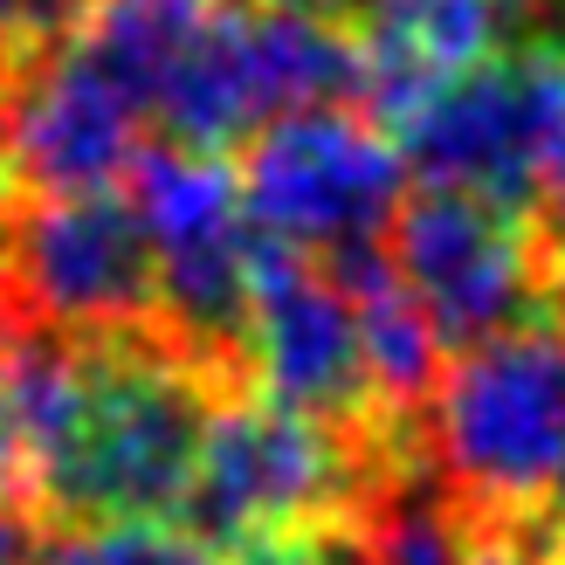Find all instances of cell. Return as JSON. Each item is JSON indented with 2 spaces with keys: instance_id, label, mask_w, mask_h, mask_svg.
Segmentation results:
<instances>
[{
  "instance_id": "e0dca14e",
  "label": "cell",
  "mask_w": 565,
  "mask_h": 565,
  "mask_svg": "<svg viewBox=\"0 0 565 565\" xmlns=\"http://www.w3.org/2000/svg\"><path fill=\"white\" fill-rule=\"evenodd\" d=\"M263 8H290V14H318V21H338V28H352L380 8V0H263Z\"/></svg>"
},
{
  "instance_id": "9c48e42d",
  "label": "cell",
  "mask_w": 565,
  "mask_h": 565,
  "mask_svg": "<svg viewBox=\"0 0 565 565\" xmlns=\"http://www.w3.org/2000/svg\"><path fill=\"white\" fill-rule=\"evenodd\" d=\"M138 110L70 35L14 55L0 70V152H8L21 193H97L131 173Z\"/></svg>"
},
{
  "instance_id": "4fadbf2b",
  "label": "cell",
  "mask_w": 565,
  "mask_h": 565,
  "mask_svg": "<svg viewBox=\"0 0 565 565\" xmlns=\"http://www.w3.org/2000/svg\"><path fill=\"white\" fill-rule=\"evenodd\" d=\"M373 518V511H365ZM365 518H303L248 531L214 565H359L365 558Z\"/></svg>"
},
{
  "instance_id": "277c9868",
  "label": "cell",
  "mask_w": 565,
  "mask_h": 565,
  "mask_svg": "<svg viewBox=\"0 0 565 565\" xmlns=\"http://www.w3.org/2000/svg\"><path fill=\"white\" fill-rule=\"evenodd\" d=\"M407 159L393 131L365 104H318L269 118L242 138V214L269 242H290L303 256H331L345 242H380L401 193Z\"/></svg>"
},
{
  "instance_id": "9a60e30c",
  "label": "cell",
  "mask_w": 565,
  "mask_h": 565,
  "mask_svg": "<svg viewBox=\"0 0 565 565\" xmlns=\"http://www.w3.org/2000/svg\"><path fill=\"white\" fill-rule=\"evenodd\" d=\"M462 565H565V545L539 524V511L524 518L462 511Z\"/></svg>"
},
{
  "instance_id": "8fae6325",
  "label": "cell",
  "mask_w": 565,
  "mask_h": 565,
  "mask_svg": "<svg viewBox=\"0 0 565 565\" xmlns=\"http://www.w3.org/2000/svg\"><path fill=\"white\" fill-rule=\"evenodd\" d=\"M359 565H462V503L441 490V476L428 462L407 469L373 503Z\"/></svg>"
},
{
  "instance_id": "30bf717a",
  "label": "cell",
  "mask_w": 565,
  "mask_h": 565,
  "mask_svg": "<svg viewBox=\"0 0 565 565\" xmlns=\"http://www.w3.org/2000/svg\"><path fill=\"white\" fill-rule=\"evenodd\" d=\"M365 49V110L393 131L456 76L511 55L503 0H380L359 21Z\"/></svg>"
},
{
  "instance_id": "7a4b0ae2",
  "label": "cell",
  "mask_w": 565,
  "mask_h": 565,
  "mask_svg": "<svg viewBox=\"0 0 565 565\" xmlns=\"http://www.w3.org/2000/svg\"><path fill=\"white\" fill-rule=\"evenodd\" d=\"M420 448L462 511H539L565 462V318L518 324L448 359L420 407Z\"/></svg>"
},
{
  "instance_id": "ba28073f",
  "label": "cell",
  "mask_w": 565,
  "mask_h": 565,
  "mask_svg": "<svg viewBox=\"0 0 565 565\" xmlns=\"http://www.w3.org/2000/svg\"><path fill=\"white\" fill-rule=\"evenodd\" d=\"M545 97H552V49H511L456 76L420 110H407L393 125V146H401L407 173H420V186L476 193L503 214H531Z\"/></svg>"
},
{
  "instance_id": "ac0fdd59",
  "label": "cell",
  "mask_w": 565,
  "mask_h": 565,
  "mask_svg": "<svg viewBox=\"0 0 565 565\" xmlns=\"http://www.w3.org/2000/svg\"><path fill=\"white\" fill-rule=\"evenodd\" d=\"M21 180H14V166H8V152H0V276H8V248H14V221H21Z\"/></svg>"
},
{
  "instance_id": "8992f818",
  "label": "cell",
  "mask_w": 565,
  "mask_h": 565,
  "mask_svg": "<svg viewBox=\"0 0 565 565\" xmlns=\"http://www.w3.org/2000/svg\"><path fill=\"white\" fill-rule=\"evenodd\" d=\"M14 331H131L159 324V256L131 193H28L0 276Z\"/></svg>"
},
{
  "instance_id": "ffe728a7",
  "label": "cell",
  "mask_w": 565,
  "mask_h": 565,
  "mask_svg": "<svg viewBox=\"0 0 565 565\" xmlns=\"http://www.w3.org/2000/svg\"><path fill=\"white\" fill-rule=\"evenodd\" d=\"M539 524H545L552 539L565 545V462H558V476H552V490H545V503H539Z\"/></svg>"
},
{
  "instance_id": "5b68a950",
  "label": "cell",
  "mask_w": 565,
  "mask_h": 565,
  "mask_svg": "<svg viewBox=\"0 0 565 565\" xmlns=\"http://www.w3.org/2000/svg\"><path fill=\"white\" fill-rule=\"evenodd\" d=\"M248 386L359 441L420 435L414 414L386 407L338 276L318 269V256L269 235H256V248H248Z\"/></svg>"
},
{
  "instance_id": "6da1fadb",
  "label": "cell",
  "mask_w": 565,
  "mask_h": 565,
  "mask_svg": "<svg viewBox=\"0 0 565 565\" xmlns=\"http://www.w3.org/2000/svg\"><path fill=\"white\" fill-rule=\"evenodd\" d=\"M420 462H428L420 435L359 441L318 414H297L256 386H235L221 393V407L207 420L201 476H193V497L180 518H193V531L221 545L269 524H303V518H365Z\"/></svg>"
},
{
  "instance_id": "3957f363",
  "label": "cell",
  "mask_w": 565,
  "mask_h": 565,
  "mask_svg": "<svg viewBox=\"0 0 565 565\" xmlns=\"http://www.w3.org/2000/svg\"><path fill=\"white\" fill-rule=\"evenodd\" d=\"M131 207L159 256V331L207 365L214 380L248 386V214L242 180L221 152L152 146L131 159Z\"/></svg>"
},
{
  "instance_id": "d6986e66",
  "label": "cell",
  "mask_w": 565,
  "mask_h": 565,
  "mask_svg": "<svg viewBox=\"0 0 565 565\" xmlns=\"http://www.w3.org/2000/svg\"><path fill=\"white\" fill-rule=\"evenodd\" d=\"M35 539L42 531L28 524L14 503H0V565H28V552H35Z\"/></svg>"
},
{
  "instance_id": "52a82bcc",
  "label": "cell",
  "mask_w": 565,
  "mask_h": 565,
  "mask_svg": "<svg viewBox=\"0 0 565 565\" xmlns=\"http://www.w3.org/2000/svg\"><path fill=\"white\" fill-rule=\"evenodd\" d=\"M386 256L441 331L448 359L518 324L565 318V290L531 242V221L476 193L420 186L386 221Z\"/></svg>"
},
{
  "instance_id": "2e32d148",
  "label": "cell",
  "mask_w": 565,
  "mask_h": 565,
  "mask_svg": "<svg viewBox=\"0 0 565 565\" xmlns=\"http://www.w3.org/2000/svg\"><path fill=\"white\" fill-rule=\"evenodd\" d=\"M42 49V0H0V70Z\"/></svg>"
},
{
  "instance_id": "5bb4252c",
  "label": "cell",
  "mask_w": 565,
  "mask_h": 565,
  "mask_svg": "<svg viewBox=\"0 0 565 565\" xmlns=\"http://www.w3.org/2000/svg\"><path fill=\"white\" fill-rule=\"evenodd\" d=\"M531 242L565 290V55H552V97H545V146H539V186H531Z\"/></svg>"
},
{
  "instance_id": "7c38bea8",
  "label": "cell",
  "mask_w": 565,
  "mask_h": 565,
  "mask_svg": "<svg viewBox=\"0 0 565 565\" xmlns=\"http://www.w3.org/2000/svg\"><path fill=\"white\" fill-rule=\"evenodd\" d=\"M28 565H214V552L201 531H180L166 518H125V524L42 531Z\"/></svg>"
},
{
  "instance_id": "44dd1931",
  "label": "cell",
  "mask_w": 565,
  "mask_h": 565,
  "mask_svg": "<svg viewBox=\"0 0 565 565\" xmlns=\"http://www.w3.org/2000/svg\"><path fill=\"white\" fill-rule=\"evenodd\" d=\"M0 380H8V310H0Z\"/></svg>"
}]
</instances>
